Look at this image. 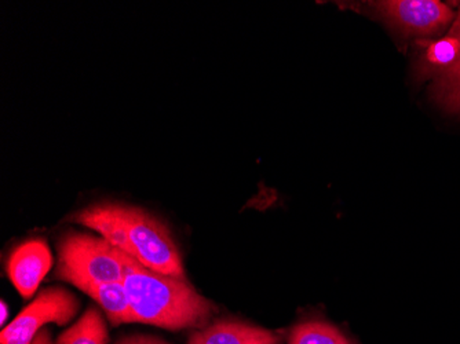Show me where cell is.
<instances>
[{
  "instance_id": "7c38bea8",
  "label": "cell",
  "mask_w": 460,
  "mask_h": 344,
  "mask_svg": "<svg viewBox=\"0 0 460 344\" xmlns=\"http://www.w3.org/2000/svg\"><path fill=\"white\" fill-rule=\"evenodd\" d=\"M116 344H170V343H167V341L163 340V339L155 338V336L137 335V336H130V338L121 339V340Z\"/></svg>"
},
{
  "instance_id": "8fae6325",
  "label": "cell",
  "mask_w": 460,
  "mask_h": 344,
  "mask_svg": "<svg viewBox=\"0 0 460 344\" xmlns=\"http://www.w3.org/2000/svg\"><path fill=\"white\" fill-rule=\"evenodd\" d=\"M288 344H351L333 325L322 321L299 324L289 333Z\"/></svg>"
},
{
  "instance_id": "5bb4252c",
  "label": "cell",
  "mask_w": 460,
  "mask_h": 344,
  "mask_svg": "<svg viewBox=\"0 0 460 344\" xmlns=\"http://www.w3.org/2000/svg\"><path fill=\"white\" fill-rule=\"evenodd\" d=\"M0 307H2V325H4V328L6 327V318L7 315H9V309H7V304H4V302H2Z\"/></svg>"
},
{
  "instance_id": "30bf717a",
  "label": "cell",
  "mask_w": 460,
  "mask_h": 344,
  "mask_svg": "<svg viewBox=\"0 0 460 344\" xmlns=\"http://www.w3.org/2000/svg\"><path fill=\"white\" fill-rule=\"evenodd\" d=\"M108 340L110 335L102 314L95 307H89L71 328L58 336L57 344H108Z\"/></svg>"
},
{
  "instance_id": "277c9868",
  "label": "cell",
  "mask_w": 460,
  "mask_h": 344,
  "mask_svg": "<svg viewBox=\"0 0 460 344\" xmlns=\"http://www.w3.org/2000/svg\"><path fill=\"white\" fill-rule=\"evenodd\" d=\"M79 300L64 288H46L0 333L2 344H31L45 325H66L79 312Z\"/></svg>"
},
{
  "instance_id": "ba28073f",
  "label": "cell",
  "mask_w": 460,
  "mask_h": 344,
  "mask_svg": "<svg viewBox=\"0 0 460 344\" xmlns=\"http://www.w3.org/2000/svg\"><path fill=\"white\" fill-rule=\"evenodd\" d=\"M97 302L98 306L107 314L111 324H136L137 318L131 309L128 291L123 283L90 284L80 288Z\"/></svg>"
},
{
  "instance_id": "8992f818",
  "label": "cell",
  "mask_w": 460,
  "mask_h": 344,
  "mask_svg": "<svg viewBox=\"0 0 460 344\" xmlns=\"http://www.w3.org/2000/svg\"><path fill=\"white\" fill-rule=\"evenodd\" d=\"M53 255L43 240H30L18 245L7 260V274L24 299H30L50 271Z\"/></svg>"
},
{
  "instance_id": "9c48e42d",
  "label": "cell",
  "mask_w": 460,
  "mask_h": 344,
  "mask_svg": "<svg viewBox=\"0 0 460 344\" xmlns=\"http://www.w3.org/2000/svg\"><path fill=\"white\" fill-rule=\"evenodd\" d=\"M448 35L456 40V57L448 68L434 76L430 95L444 110L460 113V10L452 22Z\"/></svg>"
},
{
  "instance_id": "4fadbf2b",
  "label": "cell",
  "mask_w": 460,
  "mask_h": 344,
  "mask_svg": "<svg viewBox=\"0 0 460 344\" xmlns=\"http://www.w3.org/2000/svg\"><path fill=\"white\" fill-rule=\"evenodd\" d=\"M31 344H54L53 339H51L50 331L46 330V328L45 330L40 331Z\"/></svg>"
},
{
  "instance_id": "3957f363",
  "label": "cell",
  "mask_w": 460,
  "mask_h": 344,
  "mask_svg": "<svg viewBox=\"0 0 460 344\" xmlns=\"http://www.w3.org/2000/svg\"><path fill=\"white\" fill-rule=\"evenodd\" d=\"M141 266L103 237L87 233H68L58 244L57 276L77 289L90 284L123 283L124 277Z\"/></svg>"
},
{
  "instance_id": "52a82bcc",
  "label": "cell",
  "mask_w": 460,
  "mask_h": 344,
  "mask_svg": "<svg viewBox=\"0 0 460 344\" xmlns=\"http://www.w3.org/2000/svg\"><path fill=\"white\" fill-rule=\"evenodd\" d=\"M281 341L283 335L275 331L224 320L193 332L188 344H281Z\"/></svg>"
},
{
  "instance_id": "7a4b0ae2",
  "label": "cell",
  "mask_w": 460,
  "mask_h": 344,
  "mask_svg": "<svg viewBox=\"0 0 460 344\" xmlns=\"http://www.w3.org/2000/svg\"><path fill=\"white\" fill-rule=\"evenodd\" d=\"M137 322L169 331L203 330L216 307L185 278L141 268L123 279Z\"/></svg>"
},
{
  "instance_id": "5b68a950",
  "label": "cell",
  "mask_w": 460,
  "mask_h": 344,
  "mask_svg": "<svg viewBox=\"0 0 460 344\" xmlns=\"http://www.w3.org/2000/svg\"><path fill=\"white\" fill-rule=\"evenodd\" d=\"M395 30L408 36L440 35L454 22V12L437 0H385L371 4Z\"/></svg>"
},
{
  "instance_id": "6da1fadb",
  "label": "cell",
  "mask_w": 460,
  "mask_h": 344,
  "mask_svg": "<svg viewBox=\"0 0 460 344\" xmlns=\"http://www.w3.org/2000/svg\"><path fill=\"white\" fill-rule=\"evenodd\" d=\"M72 221L94 230L144 268L185 278L182 258L172 233L144 209L124 204H94L76 212Z\"/></svg>"
}]
</instances>
